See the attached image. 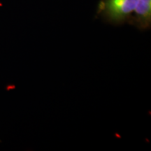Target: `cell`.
<instances>
[{"mask_svg": "<svg viewBox=\"0 0 151 151\" xmlns=\"http://www.w3.org/2000/svg\"><path fill=\"white\" fill-rule=\"evenodd\" d=\"M138 0H101L98 5L97 15L105 21L120 25L129 21Z\"/></svg>", "mask_w": 151, "mask_h": 151, "instance_id": "6da1fadb", "label": "cell"}, {"mask_svg": "<svg viewBox=\"0 0 151 151\" xmlns=\"http://www.w3.org/2000/svg\"><path fill=\"white\" fill-rule=\"evenodd\" d=\"M128 22L143 31L150 29L151 25V0H138L134 11Z\"/></svg>", "mask_w": 151, "mask_h": 151, "instance_id": "7a4b0ae2", "label": "cell"}]
</instances>
